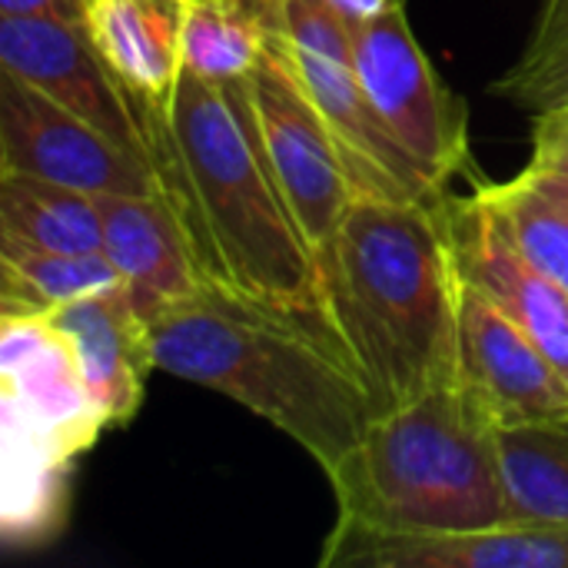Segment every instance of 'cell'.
<instances>
[{"mask_svg": "<svg viewBox=\"0 0 568 568\" xmlns=\"http://www.w3.org/2000/svg\"><path fill=\"white\" fill-rule=\"evenodd\" d=\"M153 170L210 283L320 320V266L266 163L240 80L210 83L183 70L156 110Z\"/></svg>", "mask_w": 568, "mask_h": 568, "instance_id": "cell-1", "label": "cell"}, {"mask_svg": "<svg viewBox=\"0 0 568 568\" xmlns=\"http://www.w3.org/2000/svg\"><path fill=\"white\" fill-rule=\"evenodd\" d=\"M320 320L376 413L456 379L463 276L439 200L356 196L320 256Z\"/></svg>", "mask_w": 568, "mask_h": 568, "instance_id": "cell-2", "label": "cell"}, {"mask_svg": "<svg viewBox=\"0 0 568 568\" xmlns=\"http://www.w3.org/2000/svg\"><path fill=\"white\" fill-rule=\"evenodd\" d=\"M156 369L223 393L300 443L326 473L359 443L376 403L316 316L206 283L150 323Z\"/></svg>", "mask_w": 568, "mask_h": 568, "instance_id": "cell-3", "label": "cell"}, {"mask_svg": "<svg viewBox=\"0 0 568 568\" xmlns=\"http://www.w3.org/2000/svg\"><path fill=\"white\" fill-rule=\"evenodd\" d=\"M339 519L393 536H466L509 523L499 423L459 383L376 413L326 473Z\"/></svg>", "mask_w": 568, "mask_h": 568, "instance_id": "cell-4", "label": "cell"}, {"mask_svg": "<svg viewBox=\"0 0 568 568\" xmlns=\"http://www.w3.org/2000/svg\"><path fill=\"white\" fill-rule=\"evenodd\" d=\"M3 389V536L13 546L47 539L63 519L67 476L110 426L70 336L50 316H0Z\"/></svg>", "mask_w": 568, "mask_h": 568, "instance_id": "cell-5", "label": "cell"}, {"mask_svg": "<svg viewBox=\"0 0 568 568\" xmlns=\"http://www.w3.org/2000/svg\"><path fill=\"white\" fill-rule=\"evenodd\" d=\"M240 83L266 163L320 266V256L333 243L349 203L356 200L336 140L270 30L263 60Z\"/></svg>", "mask_w": 568, "mask_h": 568, "instance_id": "cell-6", "label": "cell"}, {"mask_svg": "<svg viewBox=\"0 0 568 568\" xmlns=\"http://www.w3.org/2000/svg\"><path fill=\"white\" fill-rule=\"evenodd\" d=\"M349 30L353 70L366 97L393 136L443 190L469 160V123L463 100L443 87L406 20L403 0Z\"/></svg>", "mask_w": 568, "mask_h": 568, "instance_id": "cell-7", "label": "cell"}, {"mask_svg": "<svg viewBox=\"0 0 568 568\" xmlns=\"http://www.w3.org/2000/svg\"><path fill=\"white\" fill-rule=\"evenodd\" d=\"M0 70L27 80L67 113L153 163L156 110L100 57L83 23L53 17H0Z\"/></svg>", "mask_w": 568, "mask_h": 568, "instance_id": "cell-8", "label": "cell"}, {"mask_svg": "<svg viewBox=\"0 0 568 568\" xmlns=\"http://www.w3.org/2000/svg\"><path fill=\"white\" fill-rule=\"evenodd\" d=\"M0 170L40 176L93 196H156L150 160L57 106L27 80L0 70Z\"/></svg>", "mask_w": 568, "mask_h": 568, "instance_id": "cell-9", "label": "cell"}, {"mask_svg": "<svg viewBox=\"0 0 568 568\" xmlns=\"http://www.w3.org/2000/svg\"><path fill=\"white\" fill-rule=\"evenodd\" d=\"M456 379L503 426L568 416V376L479 286L463 280Z\"/></svg>", "mask_w": 568, "mask_h": 568, "instance_id": "cell-10", "label": "cell"}, {"mask_svg": "<svg viewBox=\"0 0 568 568\" xmlns=\"http://www.w3.org/2000/svg\"><path fill=\"white\" fill-rule=\"evenodd\" d=\"M270 37L280 43V50L300 73L303 87L310 90L313 103L320 106L356 196H376V200L443 196V190L429 180V173L393 136V130L366 97L353 63L333 60L316 50H303L273 30Z\"/></svg>", "mask_w": 568, "mask_h": 568, "instance_id": "cell-11", "label": "cell"}, {"mask_svg": "<svg viewBox=\"0 0 568 568\" xmlns=\"http://www.w3.org/2000/svg\"><path fill=\"white\" fill-rule=\"evenodd\" d=\"M459 276L499 303L568 376V293L549 280L513 240L499 210L476 190L469 200H443Z\"/></svg>", "mask_w": 568, "mask_h": 568, "instance_id": "cell-12", "label": "cell"}, {"mask_svg": "<svg viewBox=\"0 0 568 568\" xmlns=\"http://www.w3.org/2000/svg\"><path fill=\"white\" fill-rule=\"evenodd\" d=\"M323 568H568V526L506 523L466 536H393L336 519Z\"/></svg>", "mask_w": 568, "mask_h": 568, "instance_id": "cell-13", "label": "cell"}, {"mask_svg": "<svg viewBox=\"0 0 568 568\" xmlns=\"http://www.w3.org/2000/svg\"><path fill=\"white\" fill-rule=\"evenodd\" d=\"M103 253L123 280V296L150 326L156 316L193 300L210 280L173 206L156 196H97Z\"/></svg>", "mask_w": 568, "mask_h": 568, "instance_id": "cell-14", "label": "cell"}, {"mask_svg": "<svg viewBox=\"0 0 568 568\" xmlns=\"http://www.w3.org/2000/svg\"><path fill=\"white\" fill-rule=\"evenodd\" d=\"M47 316L70 336L106 426H126L143 403L150 369H156L150 326L136 316L123 290L67 303Z\"/></svg>", "mask_w": 568, "mask_h": 568, "instance_id": "cell-15", "label": "cell"}, {"mask_svg": "<svg viewBox=\"0 0 568 568\" xmlns=\"http://www.w3.org/2000/svg\"><path fill=\"white\" fill-rule=\"evenodd\" d=\"M190 0H83V30L113 73L153 106H166L183 77Z\"/></svg>", "mask_w": 568, "mask_h": 568, "instance_id": "cell-16", "label": "cell"}, {"mask_svg": "<svg viewBox=\"0 0 568 568\" xmlns=\"http://www.w3.org/2000/svg\"><path fill=\"white\" fill-rule=\"evenodd\" d=\"M0 240L47 253H100V203L93 193L0 170Z\"/></svg>", "mask_w": 568, "mask_h": 568, "instance_id": "cell-17", "label": "cell"}, {"mask_svg": "<svg viewBox=\"0 0 568 568\" xmlns=\"http://www.w3.org/2000/svg\"><path fill=\"white\" fill-rule=\"evenodd\" d=\"M499 466L509 523L568 526V416L503 426Z\"/></svg>", "mask_w": 568, "mask_h": 568, "instance_id": "cell-18", "label": "cell"}, {"mask_svg": "<svg viewBox=\"0 0 568 568\" xmlns=\"http://www.w3.org/2000/svg\"><path fill=\"white\" fill-rule=\"evenodd\" d=\"M123 290L110 256L47 253L0 240V313L47 316L67 303Z\"/></svg>", "mask_w": 568, "mask_h": 568, "instance_id": "cell-19", "label": "cell"}, {"mask_svg": "<svg viewBox=\"0 0 568 568\" xmlns=\"http://www.w3.org/2000/svg\"><path fill=\"white\" fill-rule=\"evenodd\" d=\"M519 250L568 293V183L526 166L509 183L483 186Z\"/></svg>", "mask_w": 568, "mask_h": 568, "instance_id": "cell-20", "label": "cell"}, {"mask_svg": "<svg viewBox=\"0 0 568 568\" xmlns=\"http://www.w3.org/2000/svg\"><path fill=\"white\" fill-rule=\"evenodd\" d=\"M266 50V23L253 0H190L183 27V70L210 83H236Z\"/></svg>", "mask_w": 568, "mask_h": 568, "instance_id": "cell-21", "label": "cell"}, {"mask_svg": "<svg viewBox=\"0 0 568 568\" xmlns=\"http://www.w3.org/2000/svg\"><path fill=\"white\" fill-rule=\"evenodd\" d=\"M493 90L536 116L568 106V0H549L523 57Z\"/></svg>", "mask_w": 568, "mask_h": 568, "instance_id": "cell-22", "label": "cell"}, {"mask_svg": "<svg viewBox=\"0 0 568 568\" xmlns=\"http://www.w3.org/2000/svg\"><path fill=\"white\" fill-rule=\"evenodd\" d=\"M529 166L568 183V106L539 113Z\"/></svg>", "mask_w": 568, "mask_h": 568, "instance_id": "cell-23", "label": "cell"}, {"mask_svg": "<svg viewBox=\"0 0 568 568\" xmlns=\"http://www.w3.org/2000/svg\"><path fill=\"white\" fill-rule=\"evenodd\" d=\"M0 17H53L83 23V0H0Z\"/></svg>", "mask_w": 568, "mask_h": 568, "instance_id": "cell-24", "label": "cell"}, {"mask_svg": "<svg viewBox=\"0 0 568 568\" xmlns=\"http://www.w3.org/2000/svg\"><path fill=\"white\" fill-rule=\"evenodd\" d=\"M393 3H396V0H329V7H333L349 27L379 17V13H383L386 7H393Z\"/></svg>", "mask_w": 568, "mask_h": 568, "instance_id": "cell-25", "label": "cell"}]
</instances>
